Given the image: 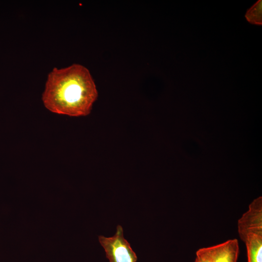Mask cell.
I'll return each instance as SVG.
<instances>
[{"label":"cell","instance_id":"obj_1","mask_svg":"<svg viewBox=\"0 0 262 262\" xmlns=\"http://www.w3.org/2000/svg\"><path fill=\"white\" fill-rule=\"evenodd\" d=\"M98 96L89 70L81 64H74L64 68L54 67L49 73L42 100L51 112L79 117L90 113Z\"/></svg>","mask_w":262,"mask_h":262},{"label":"cell","instance_id":"obj_2","mask_svg":"<svg viewBox=\"0 0 262 262\" xmlns=\"http://www.w3.org/2000/svg\"><path fill=\"white\" fill-rule=\"evenodd\" d=\"M240 239L245 244L247 262H262V215L245 212L237 223Z\"/></svg>","mask_w":262,"mask_h":262},{"label":"cell","instance_id":"obj_3","mask_svg":"<svg viewBox=\"0 0 262 262\" xmlns=\"http://www.w3.org/2000/svg\"><path fill=\"white\" fill-rule=\"evenodd\" d=\"M98 240L109 262H137L136 254L124 238L121 226H117L114 236L109 237L99 236Z\"/></svg>","mask_w":262,"mask_h":262},{"label":"cell","instance_id":"obj_4","mask_svg":"<svg viewBox=\"0 0 262 262\" xmlns=\"http://www.w3.org/2000/svg\"><path fill=\"white\" fill-rule=\"evenodd\" d=\"M238 254V241L233 239L215 246L199 248L196 252V258L202 262H237Z\"/></svg>","mask_w":262,"mask_h":262},{"label":"cell","instance_id":"obj_5","mask_svg":"<svg viewBox=\"0 0 262 262\" xmlns=\"http://www.w3.org/2000/svg\"><path fill=\"white\" fill-rule=\"evenodd\" d=\"M262 3L261 1L257 3L256 5L252 7L251 9L248 12L247 18L252 22H260L262 18Z\"/></svg>","mask_w":262,"mask_h":262},{"label":"cell","instance_id":"obj_6","mask_svg":"<svg viewBox=\"0 0 262 262\" xmlns=\"http://www.w3.org/2000/svg\"><path fill=\"white\" fill-rule=\"evenodd\" d=\"M195 262H202L200 260H199L198 258H196L195 261Z\"/></svg>","mask_w":262,"mask_h":262}]
</instances>
